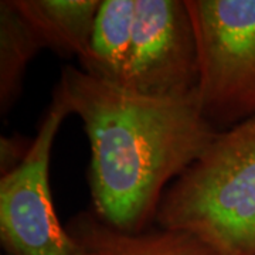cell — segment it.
Instances as JSON below:
<instances>
[{
    "instance_id": "1",
    "label": "cell",
    "mask_w": 255,
    "mask_h": 255,
    "mask_svg": "<svg viewBox=\"0 0 255 255\" xmlns=\"http://www.w3.org/2000/svg\"><path fill=\"white\" fill-rule=\"evenodd\" d=\"M55 90L90 140L92 211L121 231H145L167 186L220 132L204 115L197 91L149 97L71 65L63 68Z\"/></svg>"
},
{
    "instance_id": "2",
    "label": "cell",
    "mask_w": 255,
    "mask_h": 255,
    "mask_svg": "<svg viewBox=\"0 0 255 255\" xmlns=\"http://www.w3.org/2000/svg\"><path fill=\"white\" fill-rule=\"evenodd\" d=\"M155 221L217 255H255V115L220 130L166 190Z\"/></svg>"
},
{
    "instance_id": "3",
    "label": "cell",
    "mask_w": 255,
    "mask_h": 255,
    "mask_svg": "<svg viewBox=\"0 0 255 255\" xmlns=\"http://www.w3.org/2000/svg\"><path fill=\"white\" fill-rule=\"evenodd\" d=\"M199 48L201 110L219 130L255 115V0H186Z\"/></svg>"
},
{
    "instance_id": "4",
    "label": "cell",
    "mask_w": 255,
    "mask_h": 255,
    "mask_svg": "<svg viewBox=\"0 0 255 255\" xmlns=\"http://www.w3.org/2000/svg\"><path fill=\"white\" fill-rule=\"evenodd\" d=\"M68 115L54 88L26 157L0 177V241L7 255H85L58 219L50 184L53 145Z\"/></svg>"
},
{
    "instance_id": "5",
    "label": "cell",
    "mask_w": 255,
    "mask_h": 255,
    "mask_svg": "<svg viewBox=\"0 0 255 255\" xmlns=\"http://www.w3.org/2000/svg\"><path fill=\"white\" fill-rule=\"evenodd\" d=\"M200 64L186 0H136L135 27L122 87L160 98L197 91Z\"/></svg>"
},
{
    "instance_id": "6",
    "label": "cell",
    "mask_w": 255,
    "mask_h": 255,
    "mask_svg": "<svg viewBox=\"0 0 255 255\" xmlns=\"http://www.w3.org/2000/svg\"><path fill=\"white\" fill-rule=\"evenodd\" d=\"M85 255H217L189 233L169 228L127 233L94 213L81 211L67 224Z\"/></svg>"
},
{
    "instance_id": "7",
    "label": "cell",
    "mask_w": 255,
    "mask_h": 255,
    "mask_svg": "<svg viewBox=\"0 0 255 255\" xmlns=\"http://www.w3.org/2000/svg\"><path fill=\"white\" fill-rule=\"evenodd\" d=\"M136 0H101L80 68L90 77L124 85L135 27Z\"/></svg>"
},
{
    "instance_id": "8",
    "label": "cell",
    "mask_w": 255,
    "mask_h": 255,
    "mask_svg": "<svg viewBox=\"0 0 255 255\" xmlns=\"http://www.w3.org/2000/svg\"><path fill=\"white\" fill-rule=\"evenodd\" d=\"M46 48L58 54H85L101 0H13Z\"/></svg>"
},
{
    "instance_id": "9",
    "label": "cell",
    "mask_w": 255,
    "mask_h": 255,
    "mask_svg": "<svg viewBox=\"0 0 255 255\" xmlns=\"http://www.w3.org/2000/svg\"><path fill=\"white\" fill-rule=\"evenodd\" d=\"M46 48L13 0L0 1V111L9 114L18 100L23 78L34 55Z\"/></svg>"
},
{
    "instance_id": "10",
    "label": "cell",
    "mask_w": 255,
    "mask_h": 255,
    "mask_svg": "<svg viewBox=\"0 0 255 255\" xmlns=\"http://www.w3.org/2000/svg\"><path fill=\"white\" fill-rule=\"evenodd\" d=\"M33 139H24L20 135L1 137L0 142V170L1 174L11 172L14 167L23 162V159L27 155L30 145Z\"/></svg>"
}]
</instances>
